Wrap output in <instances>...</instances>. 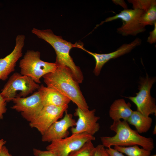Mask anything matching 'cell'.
Here are the masks:
<instances>
[{
    "label": "cell",
    "instance_id": "1",
    "mask_svg": "<svg viewBox=\"0 0 156 156\" xmlns=\"http://www.w3.org/2000/svg\"><path fill=\"white\" fill-rule=\"evenodd\" d=\"M42 77L47 87L59 91L76 104L77 107L83 110L89 109V106L80 90L79 83L68 67L58 66L54 71Z\"/></svg>",
    "mask_w": 156,
    "mask_h": 156
},
{
    "label": "cell",
    "instance_id": "2",
    "mask_svg": "<svg viewBox=\"0 0 156 156\" xmlns=\"http://www.w3.org/2000/svg\"><path fill=\"white\" fill-rule=\"evenodd\" d=\"M31 32L39 38L49 43L53 48L56 55L55 63L57 66L68 67L78 82L82 83L84 79L83 73L80 67L75 64L70 55L72 48H79L81 45L77 43L73 44L64 40L61 36L55 34L50 29L40 30L34 28Z\"/></svg>",
    "mask_w": 156,
    "mask_h": 156
},
{
    "label": "cell",
    "instance_id": "3",
    "mask_svg": "<svg viewBox=\"0 0 156 156\" xmlns=\"http://www.w3.org/2000/svg\"><path fill=\"white\" fill-rule=\"evenodd\" d=\"M110 128L116 134L112 137H101L102 144L105 147L109 148L112 146H125L138 145L151 151L154 148L152 138L141 135L136 130L131 129L127 121L120 120L113 121Z\"/></svg>",
    "mask_w": 156,
    "mask_h": 156
},
{
    "label": "cell",
    "instance_id": "4",
    "mask_svg": "<svg viewBox=\"0 0 156 156\" xmlns=\"http://www.w3.org/2000/svg\"><path fill=\"white\" fill-rule=\"evenodd\" d=\"M40 55L39 51L28 50L19 63L21 74L31 78L37 83H41V77L53 71L57 67L55 63L42 60Z\"/></svg>",
    "mask_w": 156,
    "mask_h": 156
},
{
    "label": "cell",
    "instance_id": "5",
    "mask_svg": "<svg viewBox=\"0 0 156 156\" xmlns=\"http://www.w3.org/2000/svg\"><path fill=\"white\" fill-rule=\"evenodd\" d=\"M40 87L31 78L15 73L10 77L0 94L8 102L15 98L26 97Z\"/></svg>",
    "mask_w": 156,
    "mask_h": 156
},
{
    "label": "cell",
    "instance_id": "6",
    "mask_svg": "<svg viewBox=\"0 0 156 156\" xmlns=\"http://www.w3.org/2000/svg\"><path fill=\"white\" fill-rule=\"evenodd\" d=\"M156 81V78L150 77L146 73V77H141L139 82V92L135 96L127 97L134 103L137 111L144 116L156 114L155 100L151 94V90Z\"/></svg>",
    "mask_w": 156,
    "mask_h": 156
},
{
    "label": "cell",
    "instance_id": "7",
    "mask_svg": "<svg viewBox=\"0 0 156 156\" xmlns=\"http://www.w3.org/2000/svg\"><path fill=\"white\" fill-rule=\"evenodd\" d=\"M144 11L139 9H126L121 11L118 14L107 18L104 22H109L118 19H120L122 24L117 29V32L123 36L129 35L136 36L146 30L144 27L140 23V17Z\"/></svg>",
    "mask_w": 156,
    "mask_h": 156
},
{
    "label": "cell",
    "instance_id": "8",
    "mask_svg": "<svg viewBox=\"0 0 156 156\" xmlns=\"http://www.w3.org/2000/svg\"><path fill=\"white\" fill-rule=\"evenodd\" d=\"M95 139L93 135L85 133L72 134L70 136L52 142L47 146L46 149L52 151L57 156H68L87 142Z\"/></svg>",
    "mask_w": 156,
    "mask_h": 156
},
{
    "label": "cell",
    "instance_id": "9",
    "mask_svg": "<svg viewBox=\"0 0 156 156\" xmlns=\"http://www.w3.org/2000/svg\"><path fill=\"white\" fill-rule=\"evenodd\" d=\"M12 101L14 105L12 108L21 112L23 117L29 122L37 117L44 107L38 90L29 96L15 98Z\"/></svg>",
    "mask_w": 156,
    "mask_h": 156
},
{
    "label": "cell",
    "instance_id": "10",
    "mask_svg": "<svg viewBox=\"0 0 156 156\" xmlns=\"http://www.w3.org/2000/svg\"><path fill=\"white\" fill-rule=\"evenodd\" d=\"M68 107V105L44 106L37 117L29 122V126L37 129L42 135L54 123L62 117Z\"/></svg>",
    "mask_w": 156,
    "mask_h": 156
},
{
    "label": "cell",
    "instance_id": "11",
    "mask_svg": "<svg viewBox=\"0 0 156 156\" xmlns=\"http://www.w3.org/2000/svg\"><path fill=\"white\" fill-rule=\"evenodd\" d=\"M96 109L83 110L77 107L75 109V116L78 118L75 127H71L72 134L85 133L93 135L100 129L97 122L100 117L95 115Z\"/></svg>",
    "mask_w": 156,
    "mask_h": 156
},
{
    "label": "cell",
    "instance_id": "12",
    "mask_svg": "<svg viewBox=\"0 0 156 156\" xmlns=\"http://www.w3.org/2000/svg\"><path fill=\"white\" fill-rule=\"evenodd\" d=\"M142 40L138 38L129 44H124L116 51L108 53L99 54L91 52L81 47L80 49L84 50L92 55L96 61L95 67L93 72L95 76H98L100 74L102 67L109 60L114 59L131 51L135 47L141 44Z\"/></svg>",
    "mask_w": 156,
    "mask_h": 156
},
{
    "label": "cell",
    "instance_id": "13",
    "mask_svg": "<svg viewBox=\"0 0 156 156\" xmlns=\"http://www.w3.org/2000/svg\"><path fill=\"white\" fill-rule=\"evenodd\" d=\"M25 39L24 35H18L12 51L5 57L0 58V80L5 81L10 73L15 70L16 62L22 56Z\"/></svg>",
    "mask_w": 156,
    "mask_h": 156
},
{
    "label": "cell",
    "instance_id": "14",
    "mask_svg": "<svg viewBox=\"0 0 156 156\" xmlns=\"http://www.w3.org/2000/svg\"><path fill=\"white\" fill-rule=\"evenodd\" d=\"M65 113L64 117L54 123L42 135V142H51L68 136V129L75 126L76 121L73 118V115L68 113L67 110Z\"/></svg>",
    "mask_w": 156,
    "mask_h": 156
},
{
    "label": "cell",
    "instance_id": "15",
    "mask_svg": "<svg viewBox=\"0 0 156 156\" xmlns=\"http://www.w3.org/2000/svg\"><path fill=\"white\" fill-rule=\"evenodd\" d=\"M41 93L44 106L53 105L62 106L68 104L70 100L59 91L52 88L42 84L38 89Z\"/></svg>",
    "mask_w": 156,
    "mask_h": 156
},
{
    "label": "cell",
    "instance_id": "16",
    "mask_svg": "<svg viewBox=\"0 0 156 156\" xmlns=\"http://www.w3.org/2000/svg\"><path fill=\"white\" fill-rule=\"evenodd\" d=\"M131 104L126 103L122 99L115 100L110 106L109 115L113 121L122 119L127 121L133 111L131 109Z\"/></svg>",
    "mask_w": 156,
    "mask_h": 156
},
{
    "label": "cell",
    "instance_id": "17",
    "mask_svg": "<svg viewBox=\"0 0 156 156\" xmlns=\"http://www.w3.org/2000/svg\"><path fill=\"white\" fill-rule=\"evenodd\" d=\"M153 120L149 116L143 115L138 112L133 111L127 120L130 124L135 126L139 133L147 132L151 127Z\"/></svg>",
    "mask_w": 156,
    "mask_h": 156
},
{
    "label": "cell",
    "instance_id": "18",
    "mask_svg": "<svg viewBox=\"0 0 156 156\" xmlns=\"http://www.w3.org/2000/svg\"><path fill=\"white\" fill-rule=\"evenodd\" d=\"M114 148L128 156H149L151 153V151L140 148L138 145L128 147L114 146Z\"/></svg>",
    "mask_w": 156,
    "mask_h": 156
},
{
    "label": "cell",
    "instance_id": "19",
    "mask_svg": "<svg viewBox=\"0 0 156 156\" xmlns=\"http://www.w3.org/2000/svg\"><path fill=\"white\" fill-rule=\"evenodd\" d=\"M156 22V5L153 6L144 13L140 17V23L144 27L147 25H153Z\"/></svg>",
    "mask_w": 156,
    "mask_h": 156
},
{
    "label": "cell",
    "instance_id": "20",
    "mask_svg": "<svg viewBox=\"0 0 156 156\" xmlns=\"http://www.w3.org/2000/svg\"><path fill=\"white\" fill-rule=\"evenodd\" d=\"M95 147L89 141L79 149L71 153L68 156H94Z\"/></svg>",
    "mask_w": 156,
    "mask_h": 156
},
{
    "label": "cell",
    "instance_id": "21",
    "mask_svg": "<svg viewBox=\"0 0 156 156\" xmlns=\"http://www.w3.org/2000/svg\"><path fill=\"white\" fill-rule=\"evenodd\" d=\"M129 2L133 5V9H139L144 12L148 10L153 6L156 5L155 0H129Z\"/></svg>",
    "mask_w": 156,
    "mask_h": 156
},
{
    "label": "cell",
    "instance_id": "22",
    "mask_svg": "<svg viewBox=\"0 0 156 156\" xmlns=\"http://www.w3.org/2000/svg\"><path fill=\"white\" fill-rule=\"evenodd\" d=\"M105 147L102 144H99L95 147L94 156H110Z\"/></svg>",
    "mask_w": 156,
    "mask_h": 156
},
{
    "label": "cell",
    "instance_id": "23",
    "mask_svg": "<svg viewBox=\"0 0 156 156\" xmlns=\"http://www.w3.org/2000/svg\"><path fill=\"white\" fill-rule=\"evenodd\" d=\"M33 151L35 156H57L55 153L50 150L42 151L34 148Z\"/></svg>",
    "mask_w": 156,
    "mask_h": 156
},
{
    "label": "cell",
    "instance_id": "24",
    "mask_svg": "<svg viewBox=\"0 0 156 156\" xmlns=\"http://www.w3.org/2000/svg\"><path fill=\"white\" fill-rule=\"evenodd\" d=\"M7 103L0 94V119L3 118V114L7 111Z\"/></svg>",
    "mask_w": 156,
    "mask_h": 156
},
{
    "label": "cell",
    "instance_id": "25",
    "mask_svg": "<svg viewBox=\"0 0 156 156\" xmlns=\"http://www.w3.org/2000/svg\"><path fill=\"white\" fill-rule=\"evenodd\" d=\"M154 25V29L149 32V36L147 40V42L151 44L155 43L156 42V22Z\"/></svg>",
    "mask_w": 156,
    "mask_h": 156
},
{
    "label": "cell",
    "instance_id": "26",
    "mask_svg": "<svg viewBox=\"0 0 156 156\" xmlns=\"http://www.w3.org/2000/svg\"><path fill=\"white\" fill-rule=\"evenodd\" d=\"M106 150L110 156H125L122 153L111 147L107 148Z\"/></svg>",
    "mask_w": 156,
    "mask_h": 156
},
{
    "label": "cell",
    "instance_id": "27",
    "mask_svg": "<svg viewBox=\"0 0 156 156\" xmlns=\"http://www.w3.org/2000/svg\"><path fill=\"white\" fill-rule=\"evenodd\" d=\"M0 156H12L9 153V151L5 146H3L0 151Z\"/></svg>",
    "mask_w": 156,
    "mask_h": 156
},
{
    "label": "cell",
    "instance_id": "28",
    "mask_svg": "<svg viewBox=\"0 0 156 156\" xmlns=\"http://www.w3.org/2000/svg\"><path fill=\"white\" fill-rule=\"evenodd\" d=\"M115 4H119L125 8V9H127V5L124 1L122 0H112Z\"/></svg>",
    "mask_w": 156,
    "mask_h": 156
},
{
    "label": "cell",
    "instance_id": "29",
    "mask_svg": "<svg viewBox=\"0 0 156 156\" xmlns=\"http://www.w3.org/2000/svg\"><path fill=\"white\" fill-rule=\"evenodd\" d=\"M6 143V141L4 140L3 139H1L0 140V151L4 144Z\"/></svg>",
    "mask_w": 156,
    "mask_h": 156
},
{
    "label": "cell",
    "instance_id": "30",
    "mask_svg": "<svg viewBox=\"0 0 156 156\" xmlns=\"http://www.w3.org/2000/svg\"><path fill=\"white\" fill-rule=\"evenodd\" d=\"M156 126H155V127H154V128L153 130V133L154 135L156 134Z\"/></svg>",
    "mask_w": 156,
    "mask_h": 156
},
{
    "label": "cell",
    "instance_id": "31",
    "mask_svg": "<svg viewBox=\"0 0 156 156\" xmlns=\"http://www.w3.org/2000/svg\"><path fill=\"white\" fill-rule=\"evenodd\" d=\"M149 156H156V155H149Z\"/></svg>",
    "mask_w": 156,
    "mask_h": 156
}]
</instances>
